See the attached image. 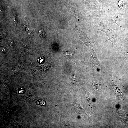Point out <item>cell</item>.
<instances>
[{"instance_id":"8992f818","label":"cell","mask_w":128,"mask_h":128,"mask_svg":"<svg viewBox=\"0 0 128 128\" xmlns=\"http://www.w3.org/2000/svg\"><path fill=\"white\" fill-rule=\"evenodd\" d=\"M44 60V59L42 57H41L40 58L38 59V61L39 62L41 63L43 62Z\"/></svg>"},{"instance_id":"52a82bcc","label":"cell","mask_w":128,"mask_h":128,"mask_svg":"<svg viewBox=\"0 0 128 128\" xmlns=\"http://www.w3.org/2000/svg\"><path fill=\"white\" fill-rule=\"evenodd\" d=\"M1 50L3 52H5L6 51L5 48L4 47L1 48Z\"/></svg>"},{"instance_id":"6da1fadb","label":"cell","mask_w":128,"mask_h":128,"mask_svg":"<svg viewBox=\"0 0 128 128\" xmlns=\"http://www.w3.org/2000/svg\"><path fill=\"white\" fill-rule=\"evenodd\" d=\"M121 27H122L121 26L115 23L100 22L96 29L106 33L109 39L105 42L110 40L113 46L115 43L118 42L120 38V31Z\"/></svg>"},{"instance_id":"5b68a950","label":"cell","mask_w":128,"mask_h":128,"mask_svg":"<svg viewBox=\"0 0 128 128\" xmlns=\"http://www.w3.org/2000/svg\"><path fill=\"white\" fill-rule=\"evenodd\" d=\"M8 44L10 46H12L13 45V42L12 41L9 39L8 41Z\"/></svg>"},{"instance_id":"277c9868","label":"cell","mask_w":128,"mask_h":128,"mask_svg":"<svg viewBox=\"0 0 128 128\" xmlns=\"http://www.w3.org/2000/svg\"><path fill=\"white\" fill-rule=\"evenodd\" d=\"M123 2L122 0H119L118 3V5L120 9L122 10L123 6Z\"/></svg>"},{"instance_id":"7a4b0ae2","label":"cell","mask_w":128,"mask_h":128,"mask_svg":"<svg viewBox=\"0 0 128 128\" xmlns=\"http://www.w3.org/2000/svg\"><path fill=\"white\" fill-rule=\"evenodd\" d=\"M90 52L91 57L94 62L95 65L96 66H97L98 69H100L104 73L109 72V71L108 70L103 66L99 62L94 50L91 49V50Z\"/></svg>"},{"instance_id":"3957f363","label":"cell","mask_w":128,"mask_h":128,"mask_svg":"<svg viewBox=\"0 0 128 128\" xmlns=\"http://www.w3.org/2000/svg\"><path fill=\"white\" fill-rule=\"evenodd\" d=\"M39 32L40 36L42 38H44L46 36L45 32L42 28H40L39 30Z\"/></svg>"}]
</instances>
